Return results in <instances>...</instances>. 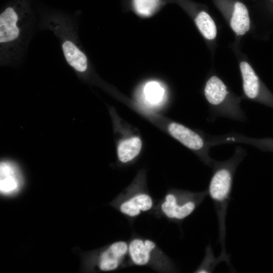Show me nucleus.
I'll return each instance as SVG.
<instances>
[{
    "label": "nucleus",
    "instance_id": "obj_7",
    "mask_svg": "<svg viewBox=\"0 0 273 273\" xmlns=\"http://www.w3.org/2000/svg\"><path fill=\"white\" fill-rule=\"evenodd\" d=\"M112 203L130 222L143 213L151 211L155 204L146 186L144 174L140 173Z\"/></svg>",
    "mask_w": 273,
    "mask_h": 273
},
{
    "label": "nucleus",
    "instance_id": "obj_2",
    "mask_svg": "<svg viewBox=\"0 0 273 273\" xmlns=\"http://www.w3.org/2000/svg\"><path fill=\"white\" fill-rule=\"evenodd\" d=\"M246 154L244 148L237 146L233 155L229 159L222 161L213 159L212 173L207 190L213 203L218 220V242L221 248L219 256L228 265L230 264V259L225 247L226 217L235 174Z\"/></svg>",
    "mask_w": 273,
    "mask_h": 273
},
{
    "label": "nucleus",
    "instance_id": "obj_13",
    "mask_svg": "<svg viewBox=\"0 0 273 273\" xmlns=\"http://www.w3.org/2000/svg\"><path fill=\"white\" fill-rule=\"evenodd\" d=\"M256 27L255 37L266 39L273 30V0H257L251 10Z\"/></svg>",
    "mask_w": 273,
    "mask_h": 273
},
{
    "label": "nucleus",
    "instance_id": "obj_11",
    "mask_svg": "<svg viewBox=\"0 0 273 273\" xmlns=\"http://www.w3.org/2000/svg\"><path fill=\"white\" fill-rule=\"evenodd\" d=\"M168 130L173 138L195 152L205 165L211 168L213 159L209 155L211 147L206 134L196 131L176 122L169 124Z\"/></svg>",
    "mask_w": 273,
    "mask_h": 273
},
{
    "label": "nucleus",
    "instance_id": "obj_16",
    "mask_svg": "<svg viewBox=\"0 0 273 273\" xmlns=\"http://www.w3.org/2000/svg\"><path fill=\"white\" fill-rule=\"evenodd\" d=\"M142 141L138 136H133L122 140L117 148L119 161L122 163L132 161L140 153Z\"/></svg>",
    "mask_w": 273,
    "mask_h": 273
},
{
    "label": "nucleus",
    "instance_id": "obj_8",
    "mask_svg": "<svg viewBox=\"0 0 273 273\" xmlns=\"http://www.w3.org/2000/svg\"><path fill=\"white\" fill-rule=\"evenodd\" d=\"M212 1L233 33V44L241 47L243 40L247 35L252 34L255 37V22L250 9L243 0Z\"/></svg>",
    "mask_w": 273,
    "mask_h": 273
},
{
    "label": "nucleus",
    "instance_id": "obj_6",
    "mask_svg": "<svg viewBox=\"0 0 273 273\" xmlns=\"http://www.w3.org/2000/svg\"><path fill=\"white\" fill-rule=\"evenodd\" d=\"M128 258L130 266H147L162 272L176 270L172 260L155 242L139 236L128 241Z\"/></svg>",
    "mask_w": 273,
    "mask_h": 273
},
{
    "label": "nucleus",
    "instance_id": "obj_19",
    "mask_svg": "<svg viewBox=\"0 0 273 273\" xmlns=\"http://www.w3.org/2000/svg\"><path fill=\"white\" fill-rule=\"evenodd\" d=\"M160 4L159 0H133L136 13L140 16L148 17L153 14Z\"/></svg>",
    "mask_w": 273,
    "mask_h": 273
},
{
    "label": "nucleus",
    "instance_id": "obj_10",
    "mask_svg": "<svg viewBox=\"0 0 273 273\" xmlns=\"http://www.w3.org/2000/svg\"><path fill=\"white\" fill-rule=\"evenodd\" d=\"M183 3L191 12L195 25L205 40L213 60L218 46L219 30L216 20L207 6L186 2L185 0L183 1Z\"/></svg>",
    "mask_w": 273,
    "mask_h": 273
},
{
    "label": "nucleus",
    "instance_id": "obj_1",
    "mask_svg": "<svg viewBox=\"0 0 273 273\" xmlns=\"http://www.w3.org/2000/svg\"><path fill=\"white\" fill-rule=\"evenodd\" d=\"M36 22L26 5L17 3L0 14V63H20L25 56L34 31Z\"/></svg>",
    "mask_w": 273,
    "mask_h": 273
},
{
    "label": "nucleus",
    "instance_id": "obj_15",
    "mask_svg": "<svg viewBox=\"0 0 273 273\" xmlns=\"http://www.w3.org/2000/svg\"><path fill=\"white\" fill-rule=\"evenodd\" d=\"M20 179L14 165L7 162L0 165V191L3 195H10L16 192L20 186Z\"/></svg>",
    "mask_w": 273,
    "mask_h": 273
},
{
    "label": "nucleus",
    "instance_id": "obj_18",
    "mask_svg": "<svg viewBox=\"0 0 273 273\" xmlns=\"http://www.w3.org/2000/svg\"><path fill=\"white\" fill-rule=\"evenodd\" d=\"M221 262L222 260L219 256L217 258L215 257L211 245L209 244L206 247L203 260L194 272H212L216 265Z\"/></svg>",
    "mask_w": 273,
    "mask_h": 273
},
{
    "label": "nucleus",
    "instance_id": "obj_4",
    "mask_svg": "<svg viewBox=\"0 0 273 273\" xmlns=\"http://www.w3.org/2000/svg\"><path fill=\"white\" fill-rule=\"evenodd\" d=\"M203 95L209 106V120L214 121L218 117L244 121L246 117L241 108L243 99L231 90L213 68L209 72L204 82Z\"/></svg>",
    "mask_w": 273,
    "mask_h": 273
},
{
    "label": "nucleus",
    "instance_id": "obj_5",
    "mask_svg": "<svg viewBox=\"0 0 273 273\" xmlns=\"http://www.w3.org/2000/svg\"><path fill=\"white\" fill-rule=\"evenodd\" d=\"M207 195V190L194 192L172 189L166 192L151 212L156 217L181 224L198 208Z\"/></svg>",
    "mask_w": 273,
    "mask_h": 273
},
{
    "label": "nucleus",
    "instance_id": "obj_12",
    "mask_svg": "<svg viewBox=\"0 0 273 273\" xmlns=\"http://www.w3.org/2000/svg\"><path fill=\"white\" fill-rule=\"evenodd\" d=\"M95 264L99 270L103 271L129 266L128 241H117L105 247L97 254Z\"/></svg>",
    "mask_w": 273,
    "mask_h": 273
},
{
    "label": "nucleus",
    "instance_id": "obj_17",
    "mask_svg": "<svg viewBox=\"0 0 273 273\" xmlns=\"http://www.w3.org/2000/svg\"><path fill=\"white\" fill-rule=\"evenodd\" d=\"M144 95L146 101L149 103L157 104L163 98L164 89L158 82L150 81L144 86Z\"/></svg>",
    "mask_w": 273,
    "mask_h": 273
},
{
    "label": "nucleus",
    "instance_id": "obj_3",
    "mask_svg": "<svg viewBox=\"0 0 273 273\" xmlns=\"http://www.w3.org/2000/svg\"><path fill=\"white\" fill-rule=\"evenodd\" d=\"M39 26L57 37L64 57L72 69L80 74L87 71L88 60L80 44L77 22L66 16L53 14L42 17Z\"/></svg>",
    "mask_w": 273,
    "mask_h": 273
},
{
    "label": "nucleus",
    "instance_id": "obj_14",
    "mask_svg": "<svg viewBox=\"0 0 273 273\" xmlns=\"http://www.w3.org/2000/svg\"><path fill=\"white\" fill-rule=\"evenodd\" d=\"M217 145L229 143H243L252 146L263 151L273 152V138L256 139L231 132L215 136Z\"/></svg>",
    "mask_w": 273,
    "mask_h": 273
},
{
    "label": "nucleus",
    "instance_id": "obj_20",
    "mask_svg": "<svg viewBox=\"0 0 273 273\" xmlns=\"http://www.w3.org/2000/svg\"><path fill=\"white\" fill-rule=\"evenodd\" d=\"M243 1L253 3V2H255L257 0H243Z\"/></svg>",
    "mask_w": 273,
    "mask_h": 273
},
{
    "label": "nucleus",
    "instance_id": "obj_9",
    "mask_svg": "<svg viewBox=\"0 0 273 273\" xmlns=\"http://www.w3.org/2000/svg\"><path fill=\"white\" fill-rule=\"evenodd\" d=\"M236 57L242 80L243 99L257 102L273 108V94L260 78L246 54L240 46L229 45Z\"/></svg>",
    "mask_w": 273,
    "mask_h": 273
}]
</instances>
